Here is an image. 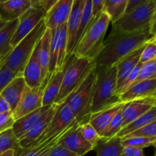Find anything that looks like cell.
I'll return each mask as SVG.
<instances>
[{
    "label": "cell",
    "mask_w": 156,
    "mask_h": 156,
    "mask_svg": "<svg viewBox=\"0 0 156 156\" xmlns=\"http://www.w3.org/2000/svg\"><path fill=\"white\" fill-rule=\"evenodd\" d=\"M2 59H0V62H1V61H2Z\"/></svg>",
    "instance_id": "cell-51"
},
{
    "label": "cell",
    "mask_w": 156,
    "mask_h": 156,
    "mask_svg": "<svg viewBox=\"0 0 156 156\" xmlns=\"http://www.w3.org/2000/svg\"><path fill=\"white\" fill-rule=\"evenodd\" d=\"M97 81L91 104V114L121 103L117 89V66L96 68Z\"/></svg>",
    "instance_id": "cell-3"
},
{
    "label": "cell",
    "mask_w": 156,
    "mask_h": 156,
    "mask_svg": "<svg viewBox=\"0 0 156 156\" xmlns=\"http://www.w3.org/2000/svg\"><path fill=\"white\" fill-rule=\"evenodd\" d=\"M59 27L50 30L51 40H50V55L49 63V73H53L56 70V61L58 56V42H59Z\"/></svg>",
    "instance_id": "cell-33"
},
{
    "label": "cell",
    "mask_w": 156,
    "mask_h": 156,
    "mask_svg": "<svg viewBox=\"0 0 156 156\" xmlns=\"http://www.w3.org/2000/svg\"><path fill=\"white\" fill-rule=\"evenodd\" d=\"M52 73H48L47 77L43 81L40 87L36 88H30L25 85L23 91L21 99L17 105L15 111L12 112L15 120L36 111L42 107V100L44 91L47 85V82Z\"/></svg>",
    "instance_id": "cell-9"
},
{
    "label": "cell",
    "mask_w": 156,
    "mask_h": 156,
    "mask_svg": "<svg viewBox=\"0 0 156 156\" xmlns=\"http://www.w3.org/2000/svg\"><path fill=\"white\" fill-rule=\"evenodd\" d=\"M124 104L125 103L121 102V103L114 105L111 108L91 114L88 122L94 127V129L97 131L99 136H101L104 131L108 127L116 113L123 108Z\"/></svg>",
    "instance_id": "cell-20"
},
{
    "label": "cell",
    "mask_w": 156,
    "mask_h": 156,
    "mask_svg": "<svg viewBox=\"0 0 156 156\" xmlns=\"http://www.w3.org/2000/svg\"><path fill=\"white\" fill-rule=\"evenodd\" d=\"M104 4L105 0H100V1H92V5H91V19L94 21L103 12Z\"/></svg>",
    "instance_id": "cell-43"
},
{
    "label": "cell",
    "mask_w": 156,
    "mask_h": 156,
    "mask_svg": "<svg viewBox=\"0 0 156 156\" xmlns=\"http://www.w3.org/2000/svg\"><path fill=\"white\" fill-rule=\"evenodd\" d=\"M91 5H92V1H91V0H85V5H84L82 15H81L80 21H79V28H78L77 34H76V47L79 43V41H81L82 37L84 36L85 32L89 28L91 24L94 22L91 19Z\"/></svg>",
    "instance_id": "cell-30"
},
{
    "label": "cell",
    "mask_w": 156,
    "mask_h": 156,
    "mask_svg": "<svg viewBox=\"0 0 156 156\" xmlns=\"http://www.w3.org/2000/svg\"><path fill=\"white\" fill-rule=\"evenodd\" d=\"M0 156H15V151L9 150L7 152H4L3 154H2V155H0Z\"/></svg>",
    "instance_id": "cell-49"
},
{
    "label": "cell",
    "mask_w": 156,
    "mask_h": 156,
    "mask_svg": "<svg viewBox=\"0 0 156 156\" xmlns=\"http://www.w3.org/2000/svg\"><path fill=\"white\" fill-rule=\"evenodd\" d=\"M141 66V62H139L138 65H137L134 68V69L129 73V75L126 78V79L123 81V83L117 88V90H116V94H117V95H121V94H123V93L126 92V91L132 86V85L134 83L136 79L137 76H138Z\"/></svg>",
    "instance_id": "cell-40"
},
{
    "label": "cell",
    "mask_w": 156,
    "mask_h": 156,
    "mask_svg": "<svg viewBox=\"0 0 156 156\" xmlns=\"http://www.w3.org/2000/svg\"><path fill=\"white\" fill-rule=\"evenodd\" d=\"M123 149L121 139L114 136L112 138L101 137L93 150L95 151L96 156H122Z\"/></svg>",
    "instance_id": "cell-25"
},
{
    "label": "cell",
    "mask_w": 156,
    "mask_h": 156,
    "mask_svg": "<svg viewBox=\"0 0 156 156\" xmlns=\"http://www.w3.org/2000/svg\"><path fill=\"white\" fill-rule=\"evenodd\" d=\"M62 134L55 137V138L50 139L47 141L44 142L41 144L37 145L34 147L28 148V149H24V150H20L19 152L15 154V156H47L50 151L56 146L58 140Z\"/></svg>",
    "instance_id": "cell-28"
},
{
    "label": "cell",
    "mask_w": 156,
    "mask_h": 156,
    "mask_svg": "<svg viewBox=\"0 0 156 156\" xmlns=\"http://www.w3.org/2000/svg\"><path fill=\"white\" fill-rule=\"evenodd\" d=\"M66 48H67V31L66 23L59 27V42H58V56L56 61V70H60L63 68L66 61Z\"/></svg>",
    "instance_id": "cell-32"
},
{
    "label": "cell",
    "mask_w": 156,
    "mask_h": 156,
    "mask_svg": "<svg viewBox=\"0 0 156 156\" xmlns=\"http://www.w3.org/2000/svg\"><path fill=\"white\" fill-rule=\"evenodd\" d=\"M145 1H146V0H127L126 10H125V14H128L129 13V12H133V10H135L136 8H138L140 5H141Z\"/></svg>",
    "instance_id": "cell-47"
},
{
    "label": "cell",
    "mask_w": 156,
    "mask_h": 156,
    "mask_svg": "<svg viewBox=\"0 0 156 156\" xmlns=\"http://www.w3.org/2000/svg\"><path fill=\"white\" fill-rule=\"evenodd\" d=\"M76 122V119L70 108L64 102H62L59 104V108L43 133L29 148L34 147L47 141L50 139L55 138L61 135L69 129Z\"/></svg>",
    "instance_id": "cell-8"
},
{
    "label": "cell",
    "mask_w": 156,
    "mask_h": 156,
    "mask_svg": "<svg viewBox=\"0 0 156 156\" xmlns=\"http://www.w3.org/2000/svg\"><path fill=\"white\" fill-rule=\"evenodd\" d=\"M37 50L38 43L22 72L26 85L30 88H38L43 82L42 71L37 59Z\"/></svg>",
    "instance_id": "cell-18"
},
{
    "label": "cell",
    "mask_w": 156,
    "mask_h": 156,
    "mask_svg": "<svg viewBox=\"0 0 156 156\" xmlns=\"http://www.w3.org/2000/svg\"><path fill=\"white\" fill-rule=\"evenodd\" d=\"M15 121L12 112L0 114V133L12 128Z\"/></svg>",
    "instance_id": "cell-42"
},
{
    "label": "cell",
    "mask_w": 156,
    "mask_h": 156,
    "mask_svg": "<svg viewBox=\"0 0 156 156\" xmlns=\"http://www.w3.org/2000/svg\"><path fill=\"white\" fill-rule=\"evenodd\" d=\"M31 0L0 1V19L10 21L19 19L30 8Z\"/></svg>",
    "instance_id": "cell-19"
},
{
    "label": "cell",
    "mask_w": 156,
    "mask_h": 156,
    "mask_svg": "<svg viewBox=\"0 0 156 156\" xmlns=\"http://www.w3.org/2000/svg\"><path fill=\"white\" fill-rule=\"evenodd\" d=\"M126 3L127 0H105L103 12L109 17L111 23L114 24L123 16Z\"/></svg>",
    "instance_id": "cell-29"
},
{
    "label": "cell",
    "mask_w": 156,
    "mask_h": 156,
    "mask_svg": "<svg viewBox=\"0 0 156 156\" xmlns=\"http://www.w3.org/2000/svg\"><path fill=\"white\" fill-rule=\"evenodd\" d=\"M156 59V37L152 38L148 41L143 48V52L140 56V62L145 63L149 61Z\"/></svg>",
    "instance_id": "cell-39"
},
{
    "label": "cell",
    "mask_w": 156,
    "mask_h": 156,
    "mask_svg": "<svg viewBox=\"0 0 156 156\" xmlns=\"http://www.w3.org/2000/svg\"><path fill=\"white\" fill-rule=\"evenodd\" d=\"M76 155L69 152L65 148L56 144L53 149L50 151L47 156H75Z\"/></svg>",
    "instance_id": "cell-45"
},
{
    "label": "cell",
    "mask_w": 156,
    "mask_h": 156,
    "mask_svg": "<svg viewBox=\"0 0 156 156\" xmlns=\"http://www.w3.org/2000/svg\"><path fill=\"white\" fill-rule=\"evenodd\" d=\"M57 145L77 156H83L93 150V146L85 140L79 124L76 122L58 140Z\"/></svg>",
    "instance_id": "cell-11"
},
{
    "label": "cell",
    "mask_w": 156,
    "mask_h": 156,
    "mask_svg": "<svg viewBox=\"0 0 156 156\" xmlns=\"http://www.w3.org/2000/svg\"><path fill=\"white\" fill-rule=\"evenodd\" d=\"M155 36L152 34L149 24L140 30L108 36L101 50L94 59L96 68L116 65L126 56L146 44Z\"/></svg>",
    "instance_id": "cell-1"
},
{
    "label": "cell",
    "mask_w": 156,
    "mask_h": 156,
    "mask_svg": "<svg viewBox=\"0 0 156 156\" xmlns=\"http://www.w3.org/2000/svg\"><path fill=\"white\" fill-rule=\"evenodd\" d=\"M66 70L58 95L55 104H61L67 96L73 92L88 75L91 69L95 67L94 61L88 58L76 57L72 55L66 61Z\"/></svg>",
    "instance_id": "cell-6"
},
{
    "label": "cell",
    "mask_w": 156,
    "mask_h": 156,
    "mask_svg": "<svg viewBox=\"0 0 156 156\" xmlns=\"http://www.w3.org/2000/svg\"><path fill=\"white\" fill-rule=\"evenodd\" d=\"M145 44L119 61L117 64V88L121 85L123 81L129 75L140 62V56L143 52ZM117 90V89H116Z\"/></svg>",
    "instance_id": "cell-22"
},
{
    "label": "cell",
    "mask_w": 156,
    "mask_h": 156,
    "mask_svg": "<svg viewBox=\"0 0 156 156\" xmlns=\"http://www.w3.org/2000/svg\"><path fill=\"white\" fill-rule=\"evenodd\" d=\"M47 29L43 18L29 34L21 40L0 62V67L9 69L17 74L22 73L35 47Z\"/></svg>",
    "instance_id": "cell-4"
},
{
    "label": "cell",
    "mask_w": 156,
    "mask_h": 156,
    "mask_svg": "<svg viewBox=\"0 0 156 156\" xmlns=\"http://www.w3.org/2000/svg\"><path fill=\"white\" fill-rule=\"evenodd\" d=\"M148 98H156V79L139 82L133 85L126 92L120 95V100L123 103H127Z\"/></svg>",
    "instance_id": "cell-16"
},
{
    "label": "cell",
    "mask_w": 156,
    "mask_h": 156,
    "mask_svg": "<svg viewBox=\"0 0 156 156\" xmlns=\"http://www.w3.org/2000/svg\"><path fill=\"white\" fill-rule=\"evenodd\" d=\"M155 15L156 2L155 0H146L135 10L125 14L118 21L112 24L109 36L140 30L147 26Z\"/></svg>",
    "instance_id": "cell-7"
},
{
    "label": "cell",
    "mask_w": 156,
    "mask_h": 156,
    "mask_svg": "<svg viewBox=\"0 0 156 156\" xmlns=\"http://www.w3.org/2000/svg\"><path fill=\"white\" fill-rule=\"evenodd\" d=\"M44 16L45 12L40 7L38 0H31L30 8L19 18L18 25L11 41L12 48L29 34Z\"/></svg>",
    "instance_id": "cell-10"
},
{
    "label": "cell",
    "mask_w": 156,
    "mask_h": 156,
    "mask_svg": "<svg viewBox=\"0 0 156 156\" xmlns=\"http://www.w3.org/2000/svg\"><path fill=\"white\" fill-rule=\"evenodd\" d=\"M73 0H58L49 12L45 14L44 20L47 29H54L66 24L72 10Z\"/></svg>",
    "instance_id": "cell-14"
},
{
    "label": "cell",
    "mask_w": 156,
    "mask_h": 156,
    "mask_svg": "<svg viewBox=\"0 0 156 156\" xmlns=\"http://www.w3.org/2000/svg\"><path fill=\"white\" fill-rule=\"evenodd\" d=\"M66 63V62H65ZM66 70V64L60 70L53 72L50 76L44 91L42 106H50L54 104L58 95Z\"/></svg>",
    "instance_id": "cell-23"
},
{
    "label": "cell",
    "mask_w": 156,
    "mask_h": 156,
    "mask_svg": "<svg viewBox=\"0 0 156 156\" xmlns=\"http://www.w3.org/2000/svg\"><path fill=\"white\" fill-rule=\"evenodd\" d=\"M96 81L97 71L94 67L81 85L63 101L70 108L76 121L79 125L88 122L89 120Z\"/></svg>",
    "instance_id": "cell-2"
},
{
    "label": "cell",
    "mask_w": 156,
    "mask_h": 156,
    "mask_svg": "<svg viewBox=\"0 0 156 156\" xmlns=\"http://www.w3.org/2000/svg\"><path fill=\"white\" fill-rule=\"evenodd\" d=\"M25 85L24 77L22 73H21L17 75L2 92L1 96L8 102L12 112H13L16 108Z\"/></svg>",
    "instance_id": "cell-21"
},
{
    "label": "cell",
    "mask_w": 156,
    "mask_h": 156,
    "mask_svg": "<svg viewBox=\"0 0 156 156\" xmlns=\"http://www.w3.org/2000/svg\"><path fill=\"white\" fill-rule=\"evenodd\" d=\"M9 112H12L10 106L9 105L8 102L0 95V114Z\"/></svg>",
    "instance_id": "cell-48"
},
{
    "label": "cell",
    "mask_w": 156,
    "mask_h": 156,
    "mask_svg": "<svg viewBox=\"0 0 156 156\" xmlns=\"http://www.w3.org/2000/svg\"><path fill=\"white\" fill-rule=\"evenodd\" d=\"M17 75L18 74L9 69L0 67V95L5 88Z\"/></svg>",
    "instance_id": "cell-41"
},
{
    "label": "cell",
    "mask_w": 156,
    "mask_h": 156,
    "mask_svg": "<svg viewBox=\"0 0 156 156\" xmlns=\"http://www.w3.org/2000/svg\"><path fill=\"white\" fill-rule=\"evenodd\" d=\"M8 21H3V20L0 19V30H1L2 28L3 27H4L5 25V24L7 23Z\"/></svg>",
    "instance_id": "cell-50"
},
{
    "label": "cell",
    "mask_w": 156,
    "mask_h": 156,
    "mask_svg": "<svg viewBox=\"0 0 156 156\" xmlns=\"http://www.w3.org/2000/svg\"><path fill=\"white\" fill-rule=\"evenodd\" d=\"M85 0H73L72 10L66 22V60L73 55L76 48V37Z\"/></svg>",
    "instance_id": "cell-12"
},
{
    "label": "cell",
    "mask_w": 156,
    "mask_h": 156,
    "mask_svg": "<svg viewBox=\"0 0 156 156\" xmlns=\"http://www.w3.org/2000/svg\"><path fill=\"white\" fill-rule=\"evenodd\" d=\"M153 79H156V59L142 63L138 76L132 86L139 82Z\"/></svg>",
    "instance_id": "cell-34"
},
{
    "label": "cell",
    "mask_w": 156,
    "mask_h": 156,
    "mask_svg": "<svg viewBox=\"0 0 156 156\" xmlns=\"http://www.w3.org/2000/svg\"><path fill=\"white\" fill-rule=\"evenodd\" d=\"M156 119V107H153L151 110H149L148 112L146 114H143L129 123L128 125L125 126L124 127L122 128L118 133L115 136L116 137L118 138H123L125 136L128 135V134L134 132V131L137 130V129H140V128L143 127L146 125L149 124V123H152V122L155 121Z\"/></svg>",
    "instance_id": "cell-27"
},
{
    "label": "cell",
    "mask_w": 156,
    "mask_h": 156,
    "mask_svg": "<svg viewBox=\"0 0 156 156\" xmlns=\"http://www.w3.org/2000/svg\"><path fill=\"white\" fill-rule=\"evenodd\" d=\"M110 23L109 17L102 12L85 32L73 54L76 57L88 58L94 61L103 47L105 37Z\"/></svg>",
    "instance_id": "cell-5"
},
{
    "label": "cell",
    "mask_w": 156,
    "mask_h": 156,
    "mask_svg": "<svg viewBox=\"0 0 156 156\" xmlns=\"http://www.w3.org/2000/svg\"><path fill=\"white\" fill-rule=\"evenodd\" d=\"M133 137H144V138H156V122L146 125L143 127L125 136L121 139L133 138Z\"/></svg>",
    "instance_id": "cell-38"
},
{
    "label": "cell",
    "mask_w": 156,
    "mask_h": 156,
    "mask_svg": "<svg viewBox=\"0 0 156 156\" xmlns=\"http://www.w3.org/2000/svg\"><path fill=\"white\" fill-rule=\"evenodd\" d=\"M9 150H14L15 154L21 150L18 139L14 133L12 128L0 133V155Z\"/></svg>",
    "instance_id": "cell-31"
},
{
    "label": "cell",
    "mask_w": 156,
    "mask_h": 156,
    "mask_svg": "<svg viewBox=\"0 0 156 156\" xmlns=\"http://www.w3.org/2000/svg\"><path fill=\"white\" fill-rule=\"evenodd\" d=\"M156 138H144V137H133V138L121 139V145L123 148L127 146L144 148L149 146H155Z\"/></svg>",
    "instance_id": "cell-36"
},
{
    "label": "cell",
    "mask_w": 156,
    "mask_h": 156,
    "mask_svg": "<svg viewBox=\"0 0 156 156\" xmlns=\"http://www.w3.org/2000/svg\"><path fill=\"white\" fill-rule=\"evenodd\" d=\"M122 156H146L143 152V149L134 146H127L123 149Z\"/></svg>",
    "instance_id": "cell-44"
},
{
    "label": "cell",
    "mask_w": 156,
    "mask_h": 156,
    "mask_svg": "<svg viewBox=\"0 0 156 156\" xmlns=\"http://www.w3.org/2000/svg\"><path fill=\"white\" fill-rule=\"evenodd\" d=\"M156 107V98H148L144 99L134 100L125 103L122 110L123 124L122 128L128 125L152 109Z\"/></svg>",
    "instance_id": "cell-13"
},
{
    "label": "cell",
    "mask_w": 156,
    "mask_h": 156,
    "mask_svg": "<svg viewBox=\"0 0 156 156\" xmlns=\"http://www.w3.org/2000/svg\"><path fill=\"white\" fill-rule=\"evenodd\" d=\"M50 106H42L36 111L18 119L15 121L12 126V130L18 139L22 136L34 126L37 124L40 120H42L47 113L48 112Z\"/></svg>",
    "instance_id": "cell-17"
},
{
    "label": "cell",
    "mask_w": 156,
    "mask_h": 156,
    "mask_svg": "<svg viewBox=\"0 0 156 156\" xmlns=\"http://www.w3.org/2000/svg\"><path fill=\"white\" fill-rule=\"evenodd\" d=\"M79 126H80L81 132H82V134L85 140L88 143H89L94 148L98 144V143L100 141L101 136H99L97 131L90 124L89 122H86V123L80 124Z\"/></svg>",
    "instance_id": "cell-37"
},
{
    "label": "cell",
    "mask_w": 156,
    "mask_h": 156,
    "mask_svg": "<svg viewBox=\"0 0 156 156\" xmlns=\"http://www.w3.org/2000/svg\"><path fill=\"white\" fill-rule=\"evenodd\" d=\"M59 107V105H58V104H53L49 109L48 112L45 115V117L42 120H40L30 130L27 131L25 134H24L22 136L18 139V144L21 148V150H24V149L29 148L39 138L40 136L43 133L44 129L49 124L51 119L53 118V115L56 112Z\"/></svg>",
    "instance_id": "cell-15"
},
{
    "label": "cell",
    "mask_w": 156,
    "mask_h": 156,
    "mask_svg": "<svg viewBox=\"0 0 156 156\" xmlns=\"http://www.w3.org/2000/svg\"><path fill=\"white\" fill-rule=\"evenodd\" d=\"M19 19L8 21L0 30V59H2L12 50L11 41L18 25Z\"/></svg>",
    "instance_id": "cell-26"
},
{
    "label": "cell",
    "mask_w": 156,
    "mask_h": 156,
    "mask_svg": "<svg viewBox=\"0 0 156 156\" xmlns=\"http://www.w3.org/2000/svg\"><path fill=\"white\" fill-rule=\"evenodd\" d=\"M123 106H124V105H123ZM123 108H122L121 109L119 110V111L116 113L114 117H113V119L111 120V123H109L108 127H107L106 129H105V130L104 131L101 137H104V138H112V137L115 136L118 133L119 131L122 129V124H123L122 110H123Z\"/></svg>",
    "instance_id": "cell-35"
},
{
    "label": "cell",
    "mask_w": 156,
    "mask_h": 156,
    "mask_svg": "<svg viewBox=\"0 0 156 156\" xmlns=\"http://www.w3.org/2000/svg\"><path fill=\"white\" fill-rule=\"evenodd\" d=\"M50 40L51 32L50 29H46L42 37L38 42L37 59L42 71V79L44 80L49 73V63L50 55Z\"/></svg>",
    "instance_id": "cell-24"
},
{
    "label": "cell",
    "mask_w": 156,
    "mask_h": 156,
    "mask_svg": "<svg viewBox=\"0 0 156 156\" xmlns=\"http://www.w3.org/2000/svg\"><path fill=\"white\" fill-rule=\"evenodd\" d=\"M57 1L58 0H38V3L40 7L44 10L45 14H47L55 5Z\"/></svg>",
    "instance_id": "cell-46"
}]
</instances>
